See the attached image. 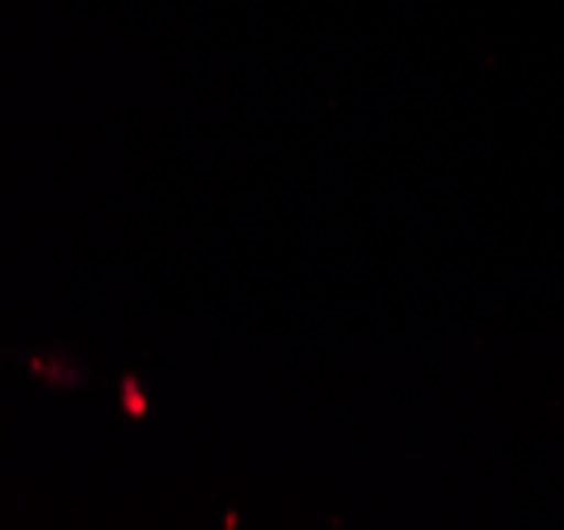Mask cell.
I'll list each match as a JSON object with an SVG mask.
<instances>
[{
	"label": "cell",
	"mask_w": 564,
	"mask_h": 530,
	"mask_svg": "<svg viewBox=\"0 0 564 530\" xmlns=\"http://www.w3.org/2000/svg\"><path fill=\"white\" fill-rule=\"evenodd\" d=\"M122 396H127L131 413H143V400H140V392H135V383H127V388H122Z\"/></svg>",
	"instance_id": "cell-1"
}]
</instances>
